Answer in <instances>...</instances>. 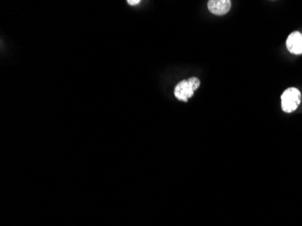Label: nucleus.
<instances>
[{"label":"nucleus","instance_id":"5","mask_svg":"<svg viewBox=\"0 0 302 226\" xmlns=\"http://www.w3.org/2000/svg\"><path fill=\"white\" fill-rule=\"evenodd\" d=\"M127 3L131 6H135V5H138L139 3H140V1L139 0H128Z\"/></svg>","mask_w":302,"mask_h":226},{"label":"nucleus","instance_id":"3","mask_svg":"<svg viewBox=\"0 0 302 226\" xmlns=\"http://www.w3.org/2000/svg\"><path fill=\"white\" fill-rule=\"evenodd\" d=\"M230 0H210L208 1V10L216 16H223L229 12L231 8Z\"/></svg>","mask_w":302,"mask_h":226},{"label":"nucleus","instance_id":"1","mask_svg":"<svg viewBox=\"0 0 302 226\" xmlns=\"http://www.w3.org/2000/svg\"><path fill=\"white\" fill-rule=\"evenodd\" d=\"M200 85L199 79L196 77H192L188 80H184L178 83L175 88V96L179 101L187 102L188 99L194 95V92Z\"/></svg>","mask_w":302,"mask_h":226},{"label":"nucleus","instance_id":"2","mask_svg":"<svg viewBox=\"0 0 302 226\" xmlns=\"http://www.w3.org/2000/svg\"><path fill=\"white\" fill-rule=\"evenodd\" d=\"M302 93L297 88L285 90L281 95V109L284 113H292L296 111L301 104Z\"/></svg>","mask_w":302,"mask_h":226},{"label":"nucleus","instance_id":"4","mask_svg":"<svg viewBox=\"0 0 302 226\" xmlns=\"http://www.w3.org/2000/svg\"><path fill=\"white\" fill-rule=\"evenodd\" d=\"M286 45L288 50L291 54H302V34L300 32H292L290 36H288Z\"/></svg>","mask_w":302,"mask_h":226}]
</instances>
